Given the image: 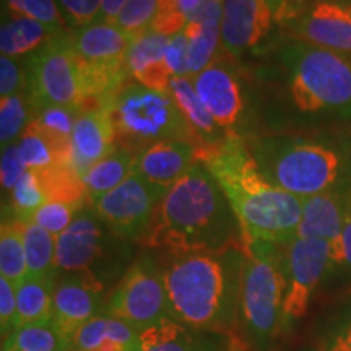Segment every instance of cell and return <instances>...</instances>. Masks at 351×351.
Segmentation results:
<instances>
[{
	"instance_id": "obj_1",
	"label": "cell",
	"mask_w": 351,
	"mask_h": 351,
	"mask_svg": "<svg viewBox=\"0 0 351 351\" xmlns=\"http://www.w3.org/2000/svg\"><path fill=\"white\" fill-rule=\"evenodd\" d=\"M195 156L225 194L238 219L244 247L256 243L285 245L295 239L302 199L263 176L247 142L228 132L218 142L195 147Z\"/></svg>"
},
{
	"instance_id": "obj_2",
	"label": "cell",
	"mask_w": 351,
	"mask_h": 351,
	"mask_svg": "<svg viewBox=\"0 0 351 351\" xmlns=\"http://www.w3.org/2000/svg\"><path fill=\"white\" fill-rule=\"evenodd\" d=\"M244 245L218 252L168 254L163 267L169 314L192 330L230 339L239 351Z\"/></svg>"
},
{
	"instance_id": "obj_3",
	"label": "cell",
	"mask_w": 351,
	"mask_h": 351,
	"mask_svg": "<svg viewBox=\"0 0 351 351\" xmlns=\"http://www.w3.org/2000/svg\"><path fill=\"white\" fill-rule=\"evenodd\" d=\"M140 244L168 254L218 252L244 245L225 194L199 161L166 191Z\"/></svg>"
},
{
	"instance_id": "obj_4",
	"label": "cell",
	"mask_w": 351,
	"mask_h": 351,
	"mask_svg": "<svg viewBox=\"0 0 351 351\" xmlns=\"http://www.w3.org/2000/svg\"><path fill=\"white\" fill-rule=\"evenodd\" d=\"M247 147L270 182L302 200L350 184V137L265 135L247 142Z\"/></svg>"
},
{
	"instance_id": "obj_5",
	"label": "cell",
	"mask_w": 351,
	"mask_h": 351,
	"mask_svg": "<svg viewBox=\"0 0 351 351\" xmlns=\"http://www.w3.org/2000/svg\"><path fill=\"white\" fill-rule=\"evenodd\" d=\"M289 103L302 117L351 121V59L293 39L280 51Z\"/></svg>"
},
{
	"instance_id": "obj_6",
	"label": "cell",
	"mask_w": 351,
	"mask_h": 351,
	"mask_svg": "<svg viewBox=\"0 0 351 351\" xmlns=\"http://www.w3.org/2000/svg\"><path fill=\"white\" fill-rule=\"evenodd\" d=\"M285 245L256 243L245 249L239 298V351L267 350L285 330Z\"/></svg>"
},
{
	"instance_id": "obj_7",
	"label": "cell",
	"mask_w": 351,
	"mask_h": 351,
	"mask_svg": "<svg viewBox=\"0 0 351 351\" xmlns=\"http://www.w3.org/2000/svg\"><path fill=\"white\" fill-rule=\"evenodd\" d=\"M29 104L36 111L47 106L95 109L109 98L73 51L70 34L62 33L33 54L28 64Z\"/></svg>"
},
{
	"instance_id": "obj_8",
	"label": "cell",
	"mask_w": 351,
	"mask_h": 351,
	"mask_svg": "<svg viewBox=\"0 0 351 351\" xmlns=\"http://www.w3.org/2000/svg\"><path fill=\"white\" fill-rule=\"evenodd\" d=\"M119 147L140 153L163 140L194 137L169 91H156L138 83L127 85L109 101Z\"/></svg>"
},
{
	"instance_id": "obj_9",
	"label": "cell",
	"mask_w": 351,
	"mask_h": 351,
	"mask_svg": "<svg viewBox=\"0 0 351 351\" xmlns=\"http://www.w3.org/2000/svg\"><path fill=\"white\" fill-rule=\"evenodd\" d=\"M104 314L124 320L138 332L171 317L163 267L150 256L137 258L108 296Z\"/></svg>"
},
{
	"instance_id": "obj_10",
	"label": "cell",
	"mask_w": 351,
	"mask_h": 351,
	"mask_svg": "<svg viewBox=\"0 0 351 351\" xmlns=\"http://www.w3.org/2000/svg\"><path fill=\"white\" fill-rule=\"evenodd\" d=\"M165 194V189L153 186L142 176L134 173L121 186L90 204L112 234L140 244Z\"/></svg>"
},
{
	"instance_id": "obj_11",
	"label": "cell",
	"mask_w": 351,
	"mask_h": 351,
	"mask_svg": "<svg viewBox=\"0 0 351 351\" xmlns=\"http://www.w3.org/2000/svg\"><path fill=\"white\" fill-rule=\"evenodd\" d=\"M330 256V243L324 239L295 238L283 247L285 330L309 311L315 289L326 278Z\"/></svg>"
},
{
	"instance_id": "obj_12",
	"label": "cell",
	"mask_w": 351,
	"mask_h": 351,
	"mask_svg": "<svg viewBox=\"0 0 351 351\" xmlns=\"http://www.w3.org/2000/svg\"><path fill=\"white\" fill-rule=\"evenodd\" d=\"M73 51L83 65L101 80L124 88L129 73V52L134 36L122 32L117 25L93 23L69 33Z\"/></svg>"
},
{
	"instance_id": "obj_13",
	"label": "cell",
	"mask_w": 351,
	"mask_h": 351,
	"mask_svg": "<svg viewBox=\"0 0 351 351\" xmlns=\"http://www.w3.org/2000/svg\"><path fill=\"white\" fill-rule=\"evenodd\" d=\"M104 285L93 271L67 274L57 280L52 301V326L69 341L72 350V340L78 328L96 315L104 314Z\"/></svg>"
},
{
	"instance_id": "obj_14",
	"label": "cell",
	"mask_w": 351,
	"mask_h": 351,
	"mask_svg": "<svg viewBox=\"0 0 351 351\" xmlns=\"http://www.w3.org/2000/svg\"><path fill=\"white\" fill-rule=\"evenodd\" d=\"M103 251L104 223L93 208H83L67 230L57 236L54 267L64 274L93 271V265L103 256Z\"/></svg>"
},
{
	"instance_id": "obj_15",
	"label": "cell",
	"mask_w": 351,
	"mask_h": 351,
	"mask_svg": "<svg viewBox=\"0 0 351 351\" xmlns=\"http://www.w3.org/2000/svg\"><path fill=\"white\" fill-rule=\"evenodd\" d=\"M295 29L301 41L351 54V3L315 0L295 20Z\"/></svg>"
},
{
	"instance_id": "obj_16",
	"label": "cell",
	"mask_w": 351,
	"mask_h": 351,
	"mask_svg": "<svg viewBox=\"0 0 351 351\" xmlns=\"http://www.w3.org/2000/svg\"><path fill=\"white\" fill-rule=\"evenodd\" d=\"M275 13L263 0H223L221 44L239 57L252 51L270 34Z\"/></svg>"
},
{
	"instance_id": "obj_17",
	"label": "cell",
	"mask_w": 351,
	"mask_h": 351,
	"mask_svg": "<svg viewBox=\"0 0 351 351\" xmlns=\"http://www.w3.org/2000/svg\"><path fill=\"white\" fill-rule=\"evenodd\" d=\"M195 91L219 130L226 134L238 124L244 111L243 88L238 77L226 65L215 60L197 75L191 77Z\"/></svg>"
},
{
	"instance_id": "obj_18",
	"label": "cell",
	"mask_w": 351,
	"mask_h": 351,
	"mask_svg": "<svg viewBox=\"0 0 351 351\" xmlns=\"http://www.w3.org/2000/svg\"><path fill=\"white\" fill-rule=\"evenodd\" d=\"M70 145L72 166L82 178L91 166L116 150V129L108 104L78 112Z\"/></svg>"
},
{
	"instance_id": "obj_19",
	"label": "cell",
	"mask_w": 351,
	"mask_h": 351,
	"mask_svg": "<svg viewBox=\"0 0 351 351\" xmlns=\"http://www.w3.org/2000/svg\"><path fill=\"white\" fill-rule=\"evenodd\" d=\"M195 163L194 143L189 140H163L137 153L135 173L153 186L168 191Z\"/></svg>"
},
{
	"instance_id": "obj_20",
	"label": "cell",
	"mask_w": 351,
	"mask_h": 351,
	"mask_svg": "<svg viewBox=\"0 0 351 351\" xmlns=\"http://www.w3.org/2000/svg\"><path fill=\"white\" fill-rule=\"evenodd\" d=\"M348 187L322 192L302 200V213L295 238L324 239L333 243L343 226Z\"/></svg>"
},
{
	"instance_id": "obj_21",
	"label": "cell",
	"mask_w": 351,
	"mask_h": 351,
	"mask_svg": "<svg viewBox=\"0 0 351 351\" xmlns=\"http://www.w3.org/2000/svg\"><path fill=\"white\" fill-rule=\"evenodd\" d=\"M168 41V36L152 28L134 36L127 64L129 73L138 85L156 91H168L173 78L165 59Z\"/></svg>"
},
{
	"instance_id": "obj_22",
	"label": "cell",
	"mask_w": 351,
	"mask_h": 351,
	"mask_svg": "<svg viewBox=\"0 0 351 351\" xmlns=\"http://www.w3.org/2000/svg\"><path fill=\"white\" fill-rule=\"evenodd\" d=\"M135 351H219V341L213 333L192 330L166 317L140 332Z\"/></svg>"
},
{
	"instance_id": "obj_23",
	"label": "cell",
	"mask_w": 351,
	"mask_h": 351,
	"mask_svg": "<svg viewBox=\"0 0 351 351\" xmlns=\"http://www.w3.org/2000/svg\"><path fill=\"white\" fill-rule=\"evenodd\" d=\"M169 95L173 96L176 106L182 114L184 121L189 125L194 137V145L218 142L219 127L210 116L207 108L204 106L199 95H197L194 82L191 77H173L168 86Z\"/></svg>"
},
{
	"instance_id": "obj_24",
	"label": "cell",
	"mask_w": 351,
	"mask_h": 351,
	"mask_svg": "<svg viewBox=\"0 0 351 351\" xmlns=\"http://www.w3.org/2000/svg\"><path fill=\"white\" fill-rule=\"evenodd\" d=\"M59 274L26 276L16 287L15 328L52 319V301Z\"/></svg>"
},
{
	"instance_id": "obj_25",
	"label": "cell",
	"mask_w": 351,
	"mask_h": 351,
	"mask_svg": "<svg viewBox=\"0 0 351 351\" xmlns=\"http://www.w3.org/2000/svg\"><path fill=\"white\" fill-rule=\"evenodd\" d=\"M62 33L34 20L12 16L0 29V51L2 56L15 57V59L32 52L36 54Z\"/></svg>"
},
{
	"instance_id": "obj_26",
	"label": "cell",
	"mask_w": 351,
	"mask_h": 351,
	"mask_svg": "<svg viewBox=\"0 0 351 351\" xmlns=\"http://www.w3.org/2000/svg\"><path fill=\"white\" fill-rule=\"evenodd\" d=\"M135 158L137 153L117 147L111 155L91 166L82 178L90 202L108 194L129 179L135 173Z\"/></svg>"
},
{
	"instance_id": "obj_27",
	"label": "cell",
	"mask_w": 351,
	"mask_h": 351,
	"mask_svg": "<svg viewBox=\"0 0 351 351\" xmlns=\"http://www.w3.org/2000/svg\"><path fill=\"white\" fill-rule=\"evenodd\" d=\"M16 148L26 169L43 171L56 165H72V152L60 148L33 122L26 127Z\"/></svg>"
},
{
	"instance_id": "obj_28",
	"label": "cell",
	"mask_w": 351,
	"mask_h": 351,
	"mask_svg": "<svg viewBox=\"0 0 351 351\" xmlns=\"http://www.w3.org/2000/svg\"><path fill=\"white\" fill-rule=\"evenodd\" d=\"M26 275L23 221L19 218L3 219L0 230V276L19 287Z\"/></svg>"
},
{
	"instance_id": "obj_29",
	"label": "cell",
	"mask_w": 351,
	"mask_h": 351,
	"mask_svg": "<svg viewBox=\"0 0 351 351\" xmlns=\"http://www.w3.org/2000/svg\"><path fill=\"white\" fill-rule=\"evenodd\" d=\"M38 173L47 202H65L83 208L86 202H90L82 176L72 165H56Z\"/></svg>"
},
{
	"instance_id": "obj_30",
	"label": "cell",
	"mask_w": 351,
	"mask_h": 351,
	"mask_svg": "<svg viewBox=\"0 0 351 351\" xmlns=\"http://www.w3.org/2000/svg\"><path fill=\"white\" fill-rule=\"evenodd\" d=\"M56 236L46 231L33 219L23 221V243L26 256V276H46L59 274L54 267Z\"/></svg>"
},
{
	"instance_id": "obj_31",
	"label": "cell",
	"mask_w": 351,
	"mask_h": 351,
	"mask_svg": "<svg viewBox=\"0 0 351 351\" xmlns=\"http://www.w3.org/2000/svg\"><path fill=\"white\" fill-rule=\"evenodd\" d=\"M2 351H70V345L47 320L15 328L3 340Z\"/></svg>"
},
{
	"instance_id": "obj_32",
	"label": "cell",
	"mask_w": 351,
	"mask_h": 351,
	"mask_svg": "<svg viewBox=\"0 0 351 351\" xmlns=\"http://www.w3.org/2000/svg\"><path fill=\"white\" fill-rule=\"evenodd\" d=\"M78 112H80L78 108L47 106L38 111L36 117L32 122L39 130H43L47 137L54 140L60 148L72 152L70 140H72Z\"/></svg>"
},
{
	"instance_id": "obj_33",
	"label": "cell",
	"mask_w": 351,
	"mask_h": 351,
	"mask_svg": "<svg viewBox=\"0 0 351 351\" xmlns=\"http://www.w3.org/2000/svg\"><path fill=\"white\" fill-rule=\"evenodd\" d=\"M204 2L205 0H158V12L152 29L168 38L182 33Z\"/></svg>"
},
{
	"instance_id": "obj_34",
	"label": "cell",
	"mask_w": 351,
	"mask_h": 351,
	"mask_svg": "<svg viewBox=\"0 0 351 351\" xmlns=\"http://www.w3.org/2000/svg\"><path fill=\"white\" fill-rule=\"evenodd\" d=\"M10 195L13 218H19L21 221L32 219L33 215L47 202V195L36 169H26Z\"/></svg>"
},
{
	"instance_id": "obj_35",
	"label": "cell",
	"mask_w": 351,
	"mask_h": 351,
	"mask_svg": "<svg viewBox=\"0 0 351 351\" xmlns=\"http://www.w3.org/2000/svg\"><path fill=\"white\" fill-rule=\"evenodd\" d=\"M327 280H348L351 278V192L348 191V205H346L343 226L340 236L330 243L328 256Z\"/></svg>"
},
{
	"instance_id": "obj_36",
	"label": "cell",
	"mask_w": 351,
	"mask_h": 351,
	"mask_svg": "<svg viewBox=\"0 0 351 351\" xmlns=\"http://www.w3.org/2000/svg\"><path fill=\"white\" fill-rule=\"evenodd\" d=\"M12 16H21L64 32L65 19L56 0H5Z\"/></svg>"
},
{
	"instance_id": "obj_37",
	"label": "cell",
	"mask_w": 351,
	"mask_h": 351,
	"mask_svg": "<svg viewBox=\"0 0 351 351\" xmlns=\"http://www.w3.org/2000/svg\"><path fill=\"white\" fill-rule=\"evenodd\" d=\"M28 109L20 95L0 98V142L2 148L13 145L28 127Z\"/></svg>"
},
{
	"instance_id": "obj_38",
	"label": "cell",
	"mask_w": 351,
	"mask_h": 351,
	"mask_svg": "<svg viewBox=\"0 0 351 351\" xmlns=\"http://www.w3.org/2000/svg\"><path fill=\"white\" fill-rule=\"evenodd\" d=\"M156 12L158 0H130L114 25L119 26L122 32L130 36H137L152 28Z\"/></svg>"
},
{
	"instance_id": "obj_39",
	"label": "cell",
	"mask_w": 351,
	"mask_h": 351,
	"mask_svg": "<svg viewBox=\"0 0 351 351\" xmlns=\"http://www.w3.org/2000/svg\"><path fill=\"white\" fill-rule=\"evenodd\" d=\"M83 207L73 204H65V202H46L36 213L33 215V221L49 231L52 236H60L70 226V223L75 219L78 212Z\"/></svg>"
},
{
	"instance_id": "obj_40",
	"label": "cell",
	"mask_w": 351,
	"mask_h": 351,
	"mask_svg": "<svg viewBox=\"0 0 351 351\" xmlns=\"http://www.w3.org/2000/svg\"><path fill=\"white\" fill-rule=\"evenodd\" d=\"M311 351H351V307L332 324Z\"/></svg>"
},
{
	"instance_id": "obj_41",
	"label": "cell",
	"mask_w": 351,
	"mask_h": 351,
	"mask_svg": "<svg viewBox=\"0 0 351 351\" xmlns=\"http://www.w3.org/2000/svg\"><path fill=\"white\" fill-rule=\"evenodd\" d=\"M28 86V72L19 64L15 57H0V98L20 95Z\"/></svg>"
},
{
	"instance_id": "obj_42",
	"label": "cell",
	"mask_w": 351,
	"mask_h": 351,
	"mask_svg": "<svg viewBox=\"0 0 351 351\" xmlns=\"http://www.w3.org/2000/svg\"><path fill=\"white\" fill-rule=\"evenodd\" d=\"M65 21L83 28L98 19L103 0H57Z\"/></svg>"
},
{
	"instance_id": "obj_43",
	"label": "cell",
	"mask_w": 351,
	"mask_h": 351,
	"mask_svg": "<svg viewBox=\"0 0 351 351\" xmlns=\"http://www.w3.org/2000/svg\"><path fill=\"white\" fill-rule=\"evenodd\" d=\"M16 320V287L0 276V330L5 340L15 330Z\"/></svg>"
},
{
	"instance_id": "obj_44",
	"label": "cell",
	"mask_w": 351,
	"mask_h": 351,
	"mask_svg": "<svg viewBox=\"0 0 351 351\" xmlns=\"http://www.w3.org/2000/svg\"><path fill=\"white\" fill-rule=\"evenodd\" d=\"M26 171L23 161H21L16 145H8L2 152V165H0V181H2L3 191L10 192L15 189L16 182Z\"/></svg>"
},
{
	"instance_id": "obj_45",
	"label": "cell",
	"mask_w": 351,
	"mask_h": 351,
	"mask_svg": "<svg viewBox=\"0 0 351 351\" xmlns=\"http://www.w3.org/2000/svg\"><path fill=\"white\" fill-rule=\"evenodd\" d=\"M166 64L173 77H189V60H187V38L179 33L169 38L165 52Z\"/></svg>"
},
{
	"instance_id": "obj_46",
	"label": "cell",
	"mask_w": 351,
	"mask_h": 351,
	"mask_svg": "<svg viewBox=\"0 0 351 351\" xmlns=\"http://www.w3.org/2000/svg\"><path fill=\"white\" fill-rule=\"evenodd\" d=\"M275 13L276 21H295L304 8H300L296 0H263Z\"/></svg>"
},
{
	"instance_id": "obj_47",
	"label": "cell",
	"mask_w": 351,
	"mask_h": 351,
	"mask_svg": "<svg viewBox=\"0 0 351 351\" xmlns=\"http://www.w3.org/2000/svg\"><path fill=\"white\" fill-rule=\"evenodd\" d=\"M130 0H103V5H101L99 15L96 19L95 23H116L117 16L121 15V12L124 10V7L129 3Z\"/></svg>"
},
{
	"instance_id": "obj_48",
	"label": "cell",
	"mask_w": 351,
	"mask_h": 351,
	"mask_svg": "<svg viewBox=\"0 0 351 351\" xmlns=\"http://www.w3.org/2000/svg\"><path fill=\"white\" fill-rule=\"evenodd\" d=\"M332 2H345V3H351V0H332Z\"/></svg>"
},
{
	"instance_id": "obj_49",
	"label": "cell",
	"mask_w": 351,
	"mask_h": 351,
	"mask_svg": "<svg viewBox=\"0 0 351 351\" xmlns=\"http://www.w3.org/2000/svg\"><path fill=\"white\" fill-rule=\"evenodd\" d=\"M348 191L351 192V176H350V184H348Z\"/></svg>"
}]
</instances>
